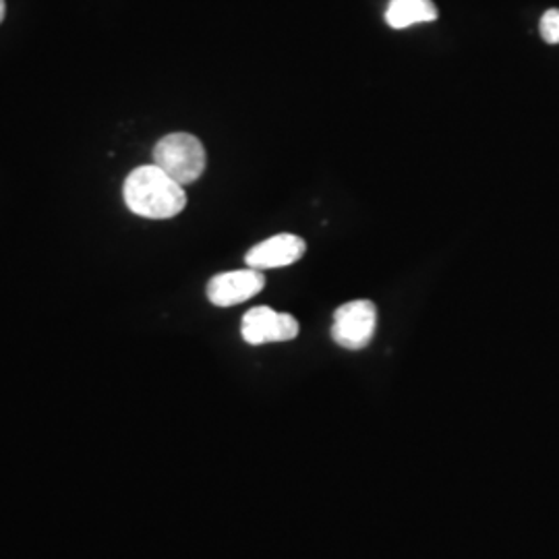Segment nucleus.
<instances>
[{"label":"nucleus","instance_id":"1","mask_svg":"<svg viewBox=\"0 0 559 559\" xmlns=\"http://www.w3.org/2000/svg\"><path fill=\"white\" fill-rule=\"evenodd\" d=\"M122 198L133 214L150 221L175 218L187 205L182 185L170 179L156 164L133 170L124 180Z\"/></svg>","mask_w":559,"mask_h":559},{"label":"nucleus","instance_id":"2","mask_svg":"<svg viewBox=\"0 0 559 559\" xmlns=\"http://www.w3.org/2000/svg\"><path fill=\"white\" fill-rule=\"evenodd\" d=\"M154 164L182 187L191 185L205 170L203 143L189 133L166 135L154 147Z\"/></svg>","mask_w":559,"mask_h":559},{"label":"nucleus","instance_id":"3","mask_svg":"<svg viewBox=\"0 0 559 559\" xmlns=\"http://www.w3.org/2000/svg\"><path fill=\"white\" fill-rule=\"evenodd\" d=\"M378 328V309L371 300H350L342 305L332 323V338L342 348H365Z\"/></svg>","mask_w":559,"mask_h":559},{"label":"nucleus","instance_id":"4","mask_svg":"<svg viewBox=\"0 0 559 559\" xmlns=\"http://www.w3.org/2000/svg\"><path fill=\"white\" fill-rule=\"evenodd\" d=\"M240 334L251 346H261L267 342H288L299 336V321L270 307H253L242 318Z\"/></svg>","mask_w":559,"mask_h":559},{"label":"nucleus","instance_id":"5","mask_svg":"<svg viewBox=\"0 0 559 559\" xmlns=\"http://www.w3.org/2000/svg\"><path fill=\"white\" fill-rule=\"evenodd\" d=\"M265 286L260 270L247 267L237 272H224L207 282V299L216 307H235L258 297Z\"/></svg>","mask_w":559,"mask_h":559},{"label":"nucleus","instance_id":"6","mask_svg":"<svg viewBox=\"0 0 559 559\" xmlns=\"http://www.w3.org/2000/svg\"><path fill=\"white\" fill-rule=\"evenodd\" d=\"M305 240L297 235H276L272 239L263 240L260 245H255L249 253H247V267L253 270H276L284 265H293L305 255Z\"/></svg>","mask_w":559,"mask_h":559},{"label":"nucleus","instance_id":"7","mask_svg":"<svg viewBox=\"0 0 559 559\" xmlns=\"http://www.w3.org/2000/svg\"><path fill=\"white\" fill-rule=\"evenodd\" d=\"M438 20V7L433 0H390L385 21L392 29H406L417 23Z\"/></svg>","mask_w":559,"mask_h":559},{"label":"nucleus","instance_id":"8","mask_svg":"<svg viewBox=\"0 0 559 559\" xmlns=\"http://www.w3.org/2000/svg\"><path fill=\"white\" fill-rule=\"evenodd\" d=\"M540 38L547 44H559V9H549L540 17Z\"/></svg>","mask_w":559,"mask_h":559},{"label":"nucleus","instance_id":"9","mask_svg":"<svg viewBox=\"0 0 559 559\" xmlns=\"http://www.w3.org/2000/svg\"><path fill=\"white\" fill-rule=\"evenodd\" d=\"M4 13H7V7H4V0H0V23L4 20Z\"/></svg>","mask_w":559,"mask_h":559}]
</instances>
